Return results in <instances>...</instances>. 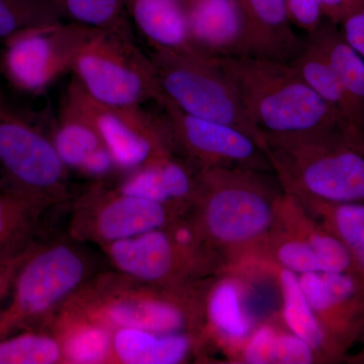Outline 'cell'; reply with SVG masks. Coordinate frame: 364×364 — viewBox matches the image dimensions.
I'll return each mask as SVG.
<instances>
[{"label":"cell","instance_id":"obj_1","mask_svg":"<svg viewBox=\"0 0 364 364\" xmlns=\"http://www.w3.org/2000/svg\"><path fill=\"white\" fill-rule=\"evenodd\" d=\"M196 191L186 217L221 259L257 256L277 221L284 196L265 172L196 167Z\"/></svg>","mask_w":364,"mask_h":364},{"label":"cell","instance_id":"obj_2","mask_svg":"<svg viewBox=\"0 0 364 364\" xmlns=\"http://www.w3.org/2000/svg\"><path fill=\"white\" fill-rule=\"evenodd\" d=\"M213 279L164 286L114 272L93 274L61 309L109 329L163 333L205 332V299Z\"/></svg>","mask_w":364,"mask_h":364},{"label":"cell","instance_id":"obj_3","mask_svg":"<svg viewBox=\"0 0 364 364\" xmlns=\"http://www.w3.org/2000/svg\"><path fill=\"white\" fill-rule=\"evenodd\" d=\"M284 193L299 202L364 203V130L344 123L296 135H264Z\"/></svg>","mask_w":364,"mask_h":364},{"label":"cell","instance_id":"obj_4","mask_svg":"<svg viewBox=\"0 0 364 364\" xmlns=\"http://www.w3.org/2000/svg\"><path fill=\"white\" fill-rule=\"evenodd\" d=\"M215 58L264 135L313 133L347 123L289 62L248 55Z\"/></svg>","mask_w":364,"mask_h":364},{"label":"cell","instance_id":"obj_5","mask_svg":"<svg viewBox=\"0 0 364 364\" xmlns=\"http://www.w3.org/2000/svg\"><path fill=\"white\" fill-rule=\"evenodd\" d=\"M85 251L69 242L38 244L21 265L11 301L0 312V340L21 329L47 327L76 291L93 275Z\"/></svg>","mask_w":364,"mask_h":364},{"label":"cell","instance_id":"obj_6","mask_svg":"<svg viewBox=\"0 0 364 364\" xmlns=\"http://www.w3.org/2000/svg\"><path fill=\"white\" fill-rule=\"evenodd\" d=\"M71 71L93 100L116 107L159 104L163 92L151 58L135 44L131 33L93 28L78 50Z\"/></svg>","mask_w":364,"mask_h":364},{"label":"cell","instance_id":"obj_7","mask_svg":"<svg viewBox=\"0 0 364 364\" xmlns=\"http://www.w3.org/2000/svg\"><path fill=\"white\" fill-rule=\"evenodd\" d=\"M164 97L189 116L232 127L265 152L264 134L251 121L215 57L154 48L151 57Z\"/></svg>","mask_w":364,"mask_h":364},{"label":"cell","instance_id":"obj_8","mask_svg":"<svg viewBox=\"0 0 364 364\" xmlns=\"http://www.w3.org/2000/svg\"><path fill=\"white\" fill-rule=\"evenodd\" d=\"M68 171L51 139L14 116L0 97V186L60 205Z\"/></svg>","mask_w":364,"mask_h":364},{"label":"cell","instance_id":"obj_9","mask_svg":"<svg viewBox=\"0 0 364 364\" xmlns=\"http://www.w3.org/2000/svg\"><path fill=\"white\" fill-rule=\"evenodd\" d=\"M117 272L151 284L179 286L212 279L223 260L205 247L181 244L166 228L102 246Z\"/></svg>","mask_w":364,"mask_h":364},{"label":"cell","instance_id":"obj_10","mask_svg":"<svg viewBox=\"0 0 364 364\" xmlns=\"http://www.w3.org/2000/svg\"><path fill=\"white\" fill-rule=\"evenodd\" d=\"M181 215L163 203L95 183L74 203L69 234L73 240L102 247L166 228Z\"/></svg>","mask_w":364,"mask_h":364},{"label":"cell","instance_id":"obj_11","mask_svg":"<svg viewBox=\"0 0 364 364\" xmlns=\"http://www.w3.org/2000/svg\"><path fill=\"white\" fill-rule=\"evenodd\" d=\"M93 28L72 21L28 28L7 38L2 66L18 90L40 93L70 70Z\"/></svg>","mask_w":364,"mask_h":364},{"label":"cell","instance_id":"obj_12","mask_svg":"<svg viewBox=\"0 0 364 364\" xmlns=\"http://www.w3.org/2000/svg\"><path fill=\"white\" fill-rule=\"evenodd\" d=\"M160 107L174 149L195 167H226L273 171L267 153L243 132L189 116L163 97Z\"/></svg>","mask_w":364,"mask_h":364},{"label":"cell","instance_id":"obj_13","mask_svg":"<svg viewBox=\"0 0 364 364\" xmlns=\"http://www.w3.org/2000/svg\"><path fill=\"white\" fill-rule=\"evenodd\" d=\"M66 91L92 121L117 168L134 171L158 155L174 151L165 122L157 121L140 107L100 104L74 77Z\"/></svg>","mask_w":364,"mask_h":364},{"label":"cell","instance_id":"obj_14","mask_svg":"<svg viewBox=\"0 0 364 364\" xmlns=\"http://www.w3.org/2000/svg\"><path fill=\"white\" fill-rule=\"evenodd\" d=\"M299 286L324 332L330 361L341 360L364 334V287L347 272H308Z\"/></svg>","mask_w":364,"mask_h":364},{"label":"cell","instance_id":"obj_15","mask_svg":"<svg viewBox=\"0 0 364 364\" xmlns=\"http://www.w3.org/2000/svg\"><path fill=\"white\" fill-rule=\"evenodd\" d=\"M243 21L241 55L291 63L304 42L294 33L286 0H237Z\"/></svg>","mask_w":364,"mask_h":364},{"label":"cell","instance_id":"obj_16","mask_svg":"<svg viewBox=\"0 0 364 364\" xmlns=\"http://www.w3.org/2000/svg\"><path fill=\"white\" fill-rule=\"evenodd\" d=\"M51 140L68 169L95 177L117 169L92 121L66 90Z\"/></svg>","mask_w":364,"mask_h":364},{"label":"cell","instance_id":"obj_17","mask_svg":"<svg viewBox=\"0 0 364 364\" xmlns=\"http://www.w3.org/2000/svg\"><path fill=\"white\" fill-rule=\"evenodd\" d=\"M117 188L127 195L168 205L186 215L196 195V168L188 161L177 159L171 151L134 170Z\"/></svg>","mask_w":364,"mask_h":364},{"label":"cell","instance_id":"obj_18","mask_svg":"<svg viewBox=\"0 0 364 364\" xmlns=\"http://www.w3.org/2000/svg\"><path fill=\"white\" fill-rule=\"evenodd\" d=\"M193 47L212 57L241 55L243 21L237 0H183Z\"/></svg>","mask_w":364,"mask_h":364},{"label":"cell","instance_id":"obj_19","mask_svg":"<svg viewBox=\"0 0 364 364\" xmlns=\"http://www.w3.org/2000/svg\"><path fill=\"white\" fill-rule=\"evenodd\" d=\"M202 339L193 333H156L136 328L112 331L111 363L177 364L189 358Z\"/></svg>","mask_w":364,"mask_h":364},{"label":"cell","instance_id":"obj_20","mask_svg":"<svg viewBox=\"0 0 364 364\" xmlns=\"http://www.w3.org/2000/svg\"><path fill=\"white\" fill-rule=\"evenodd\" d=\"M57 205L0 186V262L14 259L35 246L43 218Z\"/></svg>","mask_w":364,"mask_h":364},{"label":"cell","instance_id":"obj_21","mask_svg":"<svg viewBox=\"0 0 364 364\" xmlns=\"http://www.w3.org/2000/svg\"><path fill=\"white\" fill-rule=\"evenodd\" d=\"M138 30L150 45L169 51L198 54L189 37L181 4L170 0H124ZM202 54V53H200Z\"/></svg>","mask_w":364,"mask_h":364},{"label":"cell","instance_id":"obj_22","mask_svg":"<svg viewBox=\"0 0 364 364\" xmlns=\"http://www.w3.org/2000/svg\"><path fill=\"white\" fill-rule=\"evenodd\" d=\"M207 327L218 338L239 351L255 329L238 279L224 277L213 282L205 299Z\"/></svg>","mask_w":364,"mask_h":364},{"label":"cell","instance_id":"obj_23","mask_svg":"<svg viewBox=\"0 0 364 364\" xmlns=\"http://www.w3.org/2000/svg\"><path fill=\"white\" fill-rule=\"evenodd\" d=\"M316 93L347 123L364 130V104L351 95L320 50L306 39L291 62Z\"/></svg>","mask_w":364,"mask_h":364},{"label":"cell","instance_id":"obj_24","mask_svg":"<svg viewBox=\"0 0 364 364\" xmlns=\"http://www.w3.org/2000/svg\"><path fill=\"white\" fill-rule=\"evenodd\" d=\"M59 339L66 363H111L112 330L60 309L47 326Z\"/></svg>","mask_w":364,"mask_h":364},{"label":"cell","instance_id":"obj_25","mask_svg":"<svg viewBox=\"0 0 364 364\" xmlns=\"http://www.w3.org/2000/svg\"><path fill=\"white\" fill-rule=\"evenodd\" d=\"M299 203L343 243L351 258L350 272L364 287V203Z\"/></svg>","mask_w":364,"mask_h":364},{"label":"cell","instance_id":"obj_26","mask_svg":"<svg viewBox=\"0 0 364 364\" xmlns=\"http://www.w3.org/2000/svg\"><path fill=\"white\" fill-rule=\"evenodd\" d=\"M277 269L282 322L289 331L306 340L315 349L322 363L330 361L324 332L301 291L299 275L284 268Z\"/></svg>","mask_w":364,"mask_h":364},{"label":"cell","instance_id":"obj_27","mask_svg":"<svg viewBox=\"0 0 364 364\" xmlns=\"http://www.w3.org/2000/svg\"><path fill=\"white\" fill-rule=\"evenodd\" d=\"M308 39L320 50L351 95L364 104V60L345 39L338 26L325 20Z\"/></svg>","mask_w":364,"mask_h":364},{"label":"cell","instance_id":"obj_28","mask_svg":"<svg viewBox=\"0 0 364 364\" xmlns=\"http://www.w3.org/2000/svg\"><path fill=\"white\" fill-rule=\"evenodd\" d=\"M66 363L62 345L48 330L26 329L0 340V364Z\"/></svg>","mask_w":364,"mask_h":364},{"label":"cell","instance_id":"obj_29","mask_svg":"<svg viewBox=\"0 0 364 364\" xmlns=\"http://www.w3.org/2000/svg\"><path fill=\"white\" fill-rule=\"evenodd\" d=\"M64 16L57 0H0V39L62 23Z\"/></svg>","mask_w":364,"mask_h":364},{"label":"cell","instance_id":"obj_30","mask_svg":"<svg viewBox=\"0 0 364 364\" xmlns=\"http://www.w3.org/2000/svg\"><path fill=\"white\" fill-rule=\"evenodd\" d=\"M64 16L90 28L131 33L124 0H57Z\"/></svg>","mask_w":364,"mask_h":364},{"label":"cell","instance_id":"obj_31","mask_svg":"<svg viewBox=\"0 0 364 364\" xmlns=\"http://www.w3.org/2000/svg\"><path fill=\"white\" fill-rule=\"evenodd\" d=\"M279 328L264 323L253 330L240 349V360L249 364L275 363V346Z\"/></svg>","mask_w":364,"mask_h":364},{"label":"cell","instance_id":"obj_32","mask_svg":"<svg viewBox=\"0 0 364 364\" xmlns=\"http://www.w3.org/2000/svg\"><path fill=\"white\" fill-rule=\"evenodd\" d=\"M322 363L315 349L306 340L289 330L279 329L275 346V363L311 364Z\"/></svg>","mask_w":364,"mask_h":364},{"label":"cell","instance_id":"obj_33","mask_svg":"<svg viewBox=\"0 0 364 364\" xmlns=\"http://www.w3.org/2000/svg\"><path fill=\"white\" fill-rule=\"evenodd\" d=\"M289 20L306 33L317 30L324 21L322 0H286Z\"/></svg>","mask_w":364,"mask_h":364},{"label":"cell","instance_id":"obj_34","mask_svg":"<svg viewBox=\"0 0 364 364\" xmlns=\"http://www.w3.org/2000/svg\"><path fill=\"white\" fill-rule=\"evenodd\" d=\"M325 20L340 26L364 7V0H322Z\"/></svg>","mask_w":364,"mask_h":364},{"label":"cell","instance_id":"obj_35","mask_svg":"<svg viewBox=\"0 0 364 364\" xmlns=\"http://www.w3.org/2000/svg\"><path fill=\"white\" fill-rule=\"evenodd\" d=\"M340 26L345 39L350 43L364 60V7L346 18Z\"/></svg>","mask_w":364,"mask_h":364},{"label":"cell","instance_id":"obj_36","mask_svg":"<svg viewBox=\"0 0 364 364\" xmlns=\"http://www.w3.org/2000/svg\"><path fill=\"white\" fill-rule=\"evenodd\" d=\"M38 244L39 243L36 244L32 248L28 249L25 253L14 259L0 262V304L6 299V296L11 294V287H13L18 270Z\"/></svg>","mask_w":364,"mask_h":364},{"label":"cell","instance_id":"obj_37","mask_svg":"<svg viewBox=\"0 0 364 364\" xmlns=\"http://www.w3.org/2000/svg\"><path fill=\"white\" fill-rule=\"evenodd\" d=\"M170 1H176V2H178V4H182V1H183V0H170Z\"/></svg>","mask_w":364,"mask_h":364},{"label":"cell","instance_id":"obj_38","mask_svg":"<svg viewBox=\"0 0 364 364\" xmlns=\"http://www.w3.org/2000/svg\"><path fill=\"white\" fill-rule=\"evenodd\" d=\"M363 338H364V334H363Z\"/></svg>","mask_w":364,"mask_h":364}]
</instances>
